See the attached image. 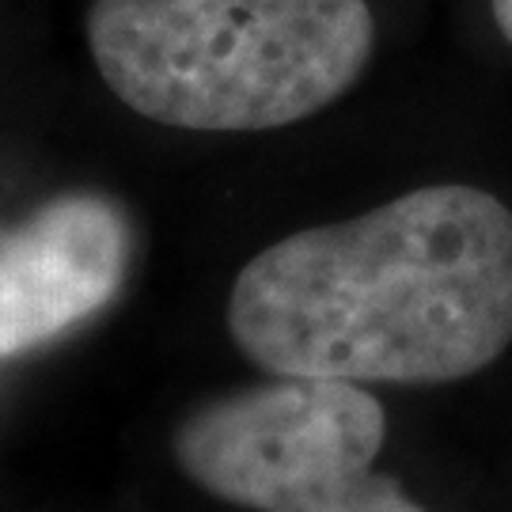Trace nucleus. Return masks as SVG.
Returning <instances> with one entry per match:
<instances>
[{"instance_id":"1","label":"nucleus","mask_w":512,"mask_h":512,"mask_svg":"<svg viewBox=\"0 0 512 512\" xmlns=\"http://www.w3.org/2000/svg\"><path fill=\"white\" fill-rule=\"evenodd\" d=\"M228 330L274 376H475L512 342V209L478 186L440 183L296 232L239 270Z\"/></svg>"},{"instance_id":"2","label":"nucleus","mask_w":512,"mask_h":512,"mask_svg":"<svg viewBox=\"0 0 512 512\" xmlns=\"http://www.w3.org/2000/svg\"><path fill=\"white\" fill-rule=\"evenodd\" d=\"M107 88L160 126L255 133L311 118L361 80L368 0H92Z\"/></svg>"},{"instance_id":"3","label":"nucleus","mask_w":512,"mask_h":512,"mask_svg":"<svg viewBox=\"0 0 512 512\" xmlns=\"http://www.w3.org/2000/svg\"><path fill=\"white\" fill-rule=\"evenodd\" d=\"M384 406L349 380L277 376L202 406L175 459L202 490L258 512H425L372 463Z\"/></svg>"},{"instance_id":"4","label":"nucleus","mask_w":512,"mask_h":512,"mask_svg":"<svg viewBox=\"0 0 512 512\" xmlns=\"http://www.w3.org/2000/svg\"><path fill=\"white\" fill-rule=\"evenodd\" d=\"M129 255L126 213L99 194H65L0 228V357L42 346L110 304Z\"/></svg>"},{"instance_id":"5","label":"nucleus","mask_w":512,"mask_h":512,"mask_svg":"<svg viewBox=\"0 0 512 512\" xmlns=\"http://www.w3.org/2000/svg\"><path fill=\"white\" fill-rule=\"evenodd\" d=\"M494 19H497V31L512 42V0H494Z\"/></svg>"}]
</instances>
